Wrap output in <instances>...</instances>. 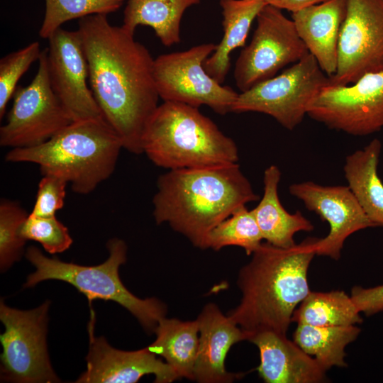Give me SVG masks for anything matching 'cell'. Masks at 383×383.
I'll use <instances>...</instances> for the list:
<instances>
[{
  "mask_svg": "<svg viewBox=\"0 0 383 383\" xmlns=\"http://www.w3.org/2000/svg\"><path fill=\"white\" fill-rule=\"evenodd\" d=\"M157 187L155 222L168 223L201 249L216 226L238 207L259 199L238 162L170 170L159 177Z\"/></svg>",
  "mask_w": 383,
  "mask_h": 383,
  "instance_id": "3",
  "label": "cell"
},
{
  "mask_svg": "<svg viewBox=\"0 0 383 383\" xmlns=\"http://www.w3.org/2000/svg\"><path fill=\"white\" fill-rule=\"evenodd\" d=\"M143 153L155 165L170 170L238 162V149L199 108L164 101L145 129Z\"/></svg>",
  "mask_w": 383,
  "mask_h": 383,
  "instance_id": "5",
  "label": "cell"
},
{
  "mask_svg": "<svg viewBox=\"0 0 383 383\" xmlns=\"http://www.w3.org/2000/svg\"><path fill=\"white\" fill-rule=\"evenodd\" d=\"M281 174L274 165L265 169L263 195L252 211L266 243L276 247L289 248L296 244L294 237L296 233L311 231L314 226L300 211L290 213L281 204L278 195Z\"/></svg>",
  "mask_w": 383,
  "mask_h": 383,
  "instance_id": "20",
  "label": "cell"
},
{
  "mask_svg": "<svg viewBox=\"0 0 383 383\" xmlns=\"http://www.w3.org/2000/svg\"><path fill=\"white\" fill-rule=\"evenodd\" d=\"M317 239L308 237L289 248L262 243L241 267L237 284L242 297L227 315L248 340L263 331L287 334L295 309L310 292L308 271Z\"/></svg>",
  "mask_w": 383,
  "mask_h": 383,
  "instance_id": "2",
  "label": "cell"
},
{
  "mask_svg": "<svg viewBox=\"0 0 383 383\" xmlns=\"http://www.w3.org/2000/svg\"><path fill=\"white\" fill-rule=\"evenodd\" d=\"M196 320L199 335L194 380L200 383L233 382L238 374L226 370V358L234 344L248 340V334L213 303L205 305Z\"/></svg>",
  "mask_w": 383,
  "mask_h": 383,
  "instance_id": "17",
  "label": "cell"
},
{
  "mask_svg": "<svg viewBox=\"0 0 383 383\" xmlns=\"http://www.w3.org/2000/svg\"><path fill=\"white\" fill-rule=\"evenodd\" d=\"M262 240L252 210L241 206L209 232L205 249L219 250L234 245L243 248L250 255L260 246Z\"/></svg>",
  "mask_w": 383,
  "mask_h": 383,
  "instance_id": "27",
  "label": "cell"
},
{
  "mask_svg": "<svg viewBox=\"0 0 383 383\" xmlns=\"http://www.w3.org/2000/svg\"><path fill=\"white\" fill-rule=\"evenodd\" d=\"M87 325L89 350L86 370L76 383H135L142 377L155 376L154 382L170 383L180 379L173 368L148 347L125 351L112 347L104 336L95 335V312L89 306Z\"/></svg>",
  "mask_w": 383,
  "mask_h": 383,
  "instance_id": "16",
  "label": "cell"
},
{
  "mask_svg": "<svg viewBox=\"0 0 383 383\" xmlns=\"http://www.w3.org/2000/svg\"><path fill=\"white\" fill-rule=\"evenodd\" d=\"M292 321L315 326H345L361 323L363 319L350 295L333 290L310 291L295 309Z\"/></svg>",
  "mask_w": 383,
  "mask_h": 383,
  "instance_id": "26",
  "label": "cell"
},
{
  "mask_svg": "<svg viewBox=\"0 0 383 383\" xmlns=\"http://www.w3.org/2000/svg\"><path fill=\"white\" fill-rule=\"evenodd\" d=\"M350 296L360 313L367 316L383 311V284L369 288L355 286Z\"/></svg>",
  "mask_w": 383,
  "mask_h": 383,
  "instance_id": "33",
  "label": "cell"
},
{
  "mask_svg": "<svg viewBox=\"0 0 383 383\" xmlns=\"http://www.w3.org/2000/svg\"><path fill=\"white\" fill-rule=\"evenodd\" d=\"M29 213L20 203L1 199L0 201V270H8L25 253L26 240L20 235V228Z\"/></svg>",
  "mask_w": 383,
  "mask_h": 383,
  "instance_id": "29",
  "label": "cell"
},
{
  "mask_svg": "<svg viewBox=\"0 0 383 383\" xmlns=\"http://www.w3.org/2000/svg\"><path fill=\"white\" fill-rule=\"evenodd\" d=\"M201 0H128L122 27L134 35L138 26L151 27L165 46L181 41L180 25L185 11Z\"/></svg>",
  "mask_w": 383,
  "mask_h": 383,
  "instance_id": "23",
  "label": "cell"
},
{
  "mask_svg": "<svg viewBox=\"0 0 383 383\" xmlns=\"http://www.w3.org/2000/svg\"><path fill=\"white\" fill-rule=\"evenodd\" d=\"M335 73L329 84L345 86L383 71V0H345Z\"/></svg>",
  "mask_w": 383,
  "mask_h": 383,
  "instance_id": "13",
  "label": "cell"
},
{
  "mask_svg": "<svg viewBox=\"0 0 383 383\" xmlns=\"http://www.w3.org/2000/svg\"><path fill=\"white\" fill-rule=\"evenodd\" d=\"M106 248L109 257L104 262L85 266L47 257L38 248L30 246L25 257L35 271L27 277L23 287H33L50 279L67 282L87 297L89 306L96 299L114 301L128 310L147 332H154L166 316V305L154 297H137L121 282L118 270L126 262L128 250L123 240L111 238Z\"/></svg>",
  "mask_w": 383,
  "mask_h": 383,
  "instance_id": "6",
  "label": "cell"
},
{
  "mask_svg": "<svg viewBox=\"0 0 383 383\" xmlns=\"http://www.w3.org/2000/svg\"><path fill=\"white\" fill-rule=\"evenodd\" d=\"M260 352L257 370L267 383H319L325 382L326 370L286 334L263 331L249 340Z\"/></svg>",
  "mask_w": 383,
  "mask_h": 383,
  "instance_id": "18",
  "label": "cell"
},
{
  "mask_svg": "<svg viewBox=\"0 0 383 383\" xmlns=\"http://www.w3.org/2000/svg\"><path fill=\"white\" fill-rule=\"evenodd\" d=\"M329 82L328 76L309 53L281 74L238 94L231 112L267 114L292 131L301 123L313 99Z\"/></svg>",
  "mask_w": 383,
  "mask_h": 383,
  "instance_id": "8",
  "label": "cell"
},
{
  "mask_svg": "<svg viewBox=\"0 0 383 383\" xmlns=\"http://www.w3.org/2000/svg\"><path fill=\"white\" fill-rule=\"evenodd\" d=\"M223 35L213 53L204 62L206 72L223 84L231 66V52L243 47L251 25L266 5L264 0H220Z\"/></svg>",
  "mask_w": 383,
  "mask_h": 383,
  "instance_id": "22",
  "label": "cell"
},
{
  "mask_svg": "<svg viewBox=\"0 0 383 383\" xmlns=\"http://www.w3.org/2000/svg\"><path fill=\"white\" fill-rule=\"evenodd\" d=\"M307 115L331 129L364 136L383 128V71L367 73L345 86L328 84Z\"/></svg>",
  "mask_w": 383,
  "mask_h": 383,
  "instance_id": "12",
  "label": "cell"
},
{
  "mask_svg": "<svg viewBox=\"0 0 383 383\" xmlns=\"http://www.w3.org/2000/svg\"><path fill=\"white\" fill-rule=\"evenodd\" d=\"M40 44L35 41L12 52L0 60V118L4 116L6 106L13 97L16 84L30 66L41 55Z\"/></svg>",
  "mask_w": 383,
  "mask_h": 383,
  "instance_id": "31",
  "label": "cell"
},
{
  "mask_svg": "<svg viewBox=\"0 0 383 383\" xmlns=\"http://www.w3.org/2000/svg\"><path fill=\"white\" fill-rule=\"evenodd\" d=\"M216 48L212 43H203L155 59L154 75L160 98L196 108L205 105L221 115L231 112L238 94L228 86H222L204 67Z\"/></svg>",
  "mask_w": 383,
  "mask_h": 383,
  "instance_id": "9",
  "label": "cell"
},
{
  "mask_svg": "<svg viewBox=\"0 0 383 383\" xmlns=\"http://www.w3.org/2000/svg\"><path fill=\"white\" fill-rule=\"evenodd\" d=\"M256 20L252 40L240 52L235 65L234 79L241 92L274 77L286 65L309 53L294 21L282 9L266 4Z\"/></svg>",
  "mask_w": 383,
  "mask_h": 383,
  "instance_id": "11",
  "label": "cell"
},
{
  "mask_svg": "<svg viewBox=\"0 0 383 383\" xmlns=\"http://www.w3.org/2000/svg\"><path fill=\"white\" fill-rule=\"evenodd\" d=\"M78 31L87 57L89 82L106 123L123 149L143 153L142 139L160 99L154 60L148 50L107 15L79 18Z\"/></svg>",
  "mask_w": 383,
  "mask_h": 383,
  "instance_id": "1",
  "label": "cell"
},
{
  "mask_svg": "<svg viewBox=\"0 0 383 383\" xmlns=\"http://www.w3.org/2000/svg\"><path fill=\"white\" fill-rule=\"evenodd\" d=\"M123 148L101 117L74 121L40 145L11 149L5 160L36 164L42 175L60 177L75 193L88 194L111 176Z\"/></svg>",
  "mask_w": 383,
  "mask_h": 383,
  "instance_id": "4",
  "label": "cell"
},
{
  "mask_svg": "<svg viewBox=\"0 0 383 383\" xmlns=\"http://www.w3.org/2000/svg\"><path fill=\"white\" fill-rule=\"evenodd\" d=\"M50 301L30 310L0 302L1 382L56 383L61 380L52 367L47 345Z\"/></svg>",
  "mask_w": 383,
  "mask_h": 383,
  "instance_id": "7",
  "label": "cell"
},
{
  "mask_svg": "<svg viewBox=\"0 0 383 383\" xmlns=\"http://www.w3.org/2000/svg\"><path fill=\"white\" fill-rule=\"evenodd\" d=\"M124 0H45V17L39 30L40 38L48 39L70 20L85 16L107 15L118 10Z\"/></svg>",
  "mask_w": 383,
  "mask_h": 383,
  "instance_id": "28",
  "label": "cell"
},
{
  "mask_svg": "<svg viewBox=\"0 0 383 383\" xmlns=\"http://www.w3.org/2000/svg\"><path fill=\"white\" fill-rule=\"evenodd\" d=\"M21 236L40 243L51 255L68 250L73 243L68 228L55 216H33L28 214L20 228Z\"/></svg>",
  "mask_w": 383,
  "mask_h": 383,
  "instance_id": "30",
  "label": "cell"
},
{
  "mask_svg": "<svg viewBox=\"0 0 383 383\" xmlns=\"http://www.w3.org/2000/svg\"><path fill=\"white\" fill-rule=\"evenodd\" d=\"M345 0H327L293 12L292 19L309 52L329 77L336 72Z\"/></svg>",
  "mask_w": 383,
  "mask_h": 383,
  "instance_id": "19",
  "label": "cell"
},
{
  "mask_svg": "<svg viewBox=\"0 0 383 383\" xmlns=\"http://www.w3.org/2000/svg\"><path fill=\"white\" fill-rule=\"evenodd\" d=\"M266 4L273 6L282 10L292 13L311 5L320 4L327 0H264Z\"/></svg>",
  "mask_w": 383,
  "mask_h": 383,
  "instance_id": "34",
  "label": "cell"
},
{
  "mask_svg": "<svg viewBox=\"0 0 383 383\" xmlns=\"http://www.w3.org/2000/svg\"><path fill=\"white\" fill-rule=\"evenodd\" d=\"M48 40L47 69L50 83L72 121L103 117L88 86V64L78 30L60 28Z\"/></svg>",
  "mask_w": 383,
  "mask_h": 383,
  "instance_id": "14",
  "label": "cell"
},
{
  "mask_svg": "<svg viewBox=\"0 0 383 383\" xmlns=\"http://www.w3.org/2000/svg\"><path fill=\"white\" fill-rule=\"evenodd\" d=\"M289 193L329 226L326 236L317 239L316 255L338 260L346 239L352 234L376 226L367 216L348 186H324L311 181L294 183Z\"/></svg>",
  "mask_w": 383,
  "mask_h": 383,
  "instance_id": "15",
  "label": "cell"
},
{
  "mask_svg": "<svg viewBox=\"0 0 383 383\" xmlns=\"http://www.w3.org/2000/svg\"><path fill=\"white\" fill-rule=\"evenodd\" d=\"M67 184L60 177L43 175L38 184L33 210L29 214L39 217L55 216L56 212L64 206Z\"/></svg>",
  "mask_w": 383,
  "mask_h": 383,
  "instance_id": "32",
  "label": "cell"
},
{
  "mask_svg": "<svg viewBox=\"0 0 383 383\" xmlns=\"http://www.w3.org/2000/svg\"><path fill=\"white\" fill-rule=\"evenodd\" d=\"M154 333L156 338L148 348L162 357L179 378L194 380V367L199 348L196 320L183 321L162 318Z\"/></svg>",
  "mask_w": 383,
  "mask_h": 383,
  "instance_id": "24",
  "label": "cell"
},
{
  "mask_svg": "<svg viewBox=\"0 0 383 383\" xmlns=\"http://www.w3.org/2000/svg\"><path fill=\"white\" fill-rule=\"evenodd\" d=\"M356 325L315 326L298 323L293 340L326 371L332 367H345V348L359 335Z\"/></svg>",
  "mask_w": 383,
  "mask_h": 383,
  "instance_id": "25",
  "label": "cell"
},
{
  "mask_svg": "<svg viewBox=\"0 0 383 383\" xmlns=\"http://www.w3.org/2000/svg\"><path fill=\"white\" fill-rule=\"evenodd\" d=\"M38 61L32 82L17 87L14 91L12 107L0 128L1 147L13 149L40 145L74 122L51 87L46 49Z\"/></svg>",
  "mask_w": 383,
  "mask_h": 383,
  "instance_id": "10",
  "label": "cell"
},
{
  "mask_svg": "<svg viewBox=\"0 0 383 383\" xmlns=\"http://www.w3.org/2000/svg\"><path fill=\"white\" fill-rule=\"evenodd\" d=\"M381 150V141L374 138L348 155L343 166L348 186L376 227H383V182L377 172Z\"/></svg>",
  "mask_w": 383,
  "mask_h": 383,
  "instance_id": "21",
  "label": "cell"
}]
</instances>
